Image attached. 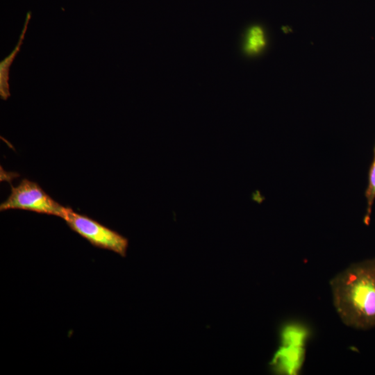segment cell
<instances>
[{"label": "cell", "mask_w": 375, "mask_h": 375, "mask_svg": "<svg viewBox=\"0 0 375 375\" xmlns=\"http://www.w3.org/2000/svg\"><path fill=\"white\" fill-rule=\"evenodd\" d=\"M266 45V38L263 29L259 26L251 27L246 35L244 49L249 54L260 52Z\"/></svg>", "instance_id": "5"}, {"label": "cell", "mask_w": 375, "mask_h": 375, "mask_svg": "<svg viewBox=\"0 0 375 375\" xmlns=\"http://www.w3.org/2000/svg\"><path fill=\"white\" fill-rule=\"evenodd\" d=\"M63 219L69 227L91 244L113 251L121 256L126 255L128 240L119 233L89 217L69 208Z\"/></svg>", "instance_id": "3"}, {"label": "cell", "mask_w": 375, "mask_h": 375, "mask_svg": "<svg viewBox=\"0 0 375 375\" xmlns=\"http://www.w3.org/2000/svg\"><path fill=\"white\" fill-rule=\"evenodd\" d=\"M281 344L274 356L271 365L277 372L295 374L299 371L303 361V346Z\"/></svg>", "instance_id": "4"}, {"label": "cell", "mask_w": 375, "mask_h": 375, "mask_svg": "<svg viewBox=\"0 0 375 375\" xmlns=\"http://www.w3.org/2000/svg\"><path fill=\"white\" fill-rule=\"evenodd\" d=\"M365 199L367 206L364 222L365 224H368L375 201V147L373 160L369 170L368 183L365 190Z\"/></svg>", "instance_id": "6"}, {"label": "cell", "mask_w": 375, "mask_h": 375, "mask_svg": "<svg viewBox=\"0 0 375 375\" xmlns=\"http://www.w3.org/2000/svg\"><path fill=\"white\" fill-rule=\"evenodd\" d=\"M19 209L55 215L63 219L69 208L52 199L37 183L24 178L12 187L8 199L1 203L0 210Z\"/></svg>", "instance_id": "2"}, {"label": "cell", "mask_w": 375, "mask_h": 375, "mask_svg": "<svg viewBox=\"0 0 375 375\" xmlns=\"http://www.w3.org/2000/svg\"><path fill=\"white\" fill-rule=\"evenodd\" d=\"M334 308L348 327H375V257L354 262L330 281Z\"/></svg>", "instance_id": "1"}]
</instances>
